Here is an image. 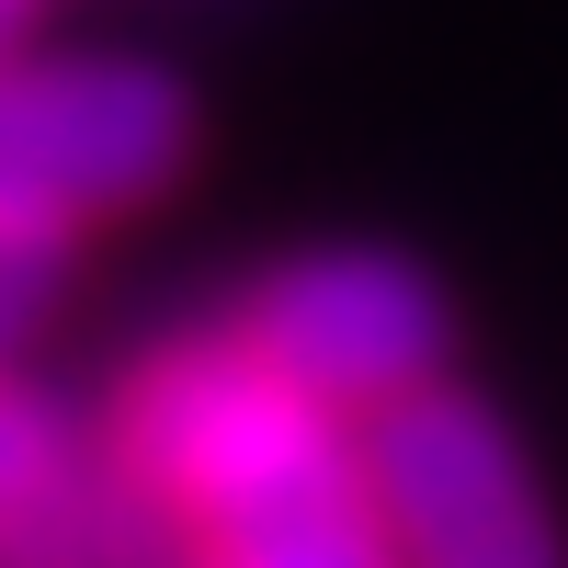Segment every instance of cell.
<instances>
[{"mask_svg": "<svg viewBox=\"0 0 568 568\" xmlns=\"http://www.w3.org/2000/svg\"><path fill=\"white\" fill-rule=\"evenodd\" d=\"M182 524L114 466V444L80 466L69 500H45L23 535H0V568H182Z\"/></svg>", "mask_w": 568, "mask_h": 568, "instance_id": "5b68a950", "label": "cell"}, {"mask_svg": "<svg viewBox=\"0 0 568 568\" xmlns=\"http://www.w3.org/2000/svg\"><path fill=\"white\" fill-rule=\"evenodd\" d=\"M103 444L182 524L194 557H227V546L296 524L318 500L364 489V433L342 409H318L307 387H284L227 318L171 329V342H149L125 364V387L103 409Z\"/></svg>", "mask_w": 568, "mask_h": 568, "instance_id": "6da1fadb", "label": "cell"}, {"mask_svg": "<svg viewBox=\"0 0 568 568\" xmlns=\"http://www.w3.org/2000/svg\"><path fill=\"white\" fill-rule=\"evenodd\" d=\"M58 284H69V240L0 227V375H23V342L58 318Z\"/></svg>", "mask_w": 568, "mask_h": 568, "instance_id": "52a82bcc", "label": "cell"}, {"mask_svg": "<svg viewBox=\"0 0 568 568\" xmlns=\"http://www.w3.org/2000/svg\"><path fill=\"white\" fill-rule=\"evenodd\" d=\"M45 12H58V0H0V58H34V45H45Z\"/></svg>", "mask_w": 568, "mask_h": 568, "instance_id": "ba28073f", "label": "cell"}, {"mask_svg": "<svg viewBox=\"0 0 568 568\" xmlns=\"http://www.w3.org/2000/svg\"><path fill=\"white\" fill-rule=\"evenodd\" d=\"M227 329L284 375L307 387L318 409L342 420H387L398 398L444 387V296L433 273L398 262V251H364V240H329V251H284Z\"/></svg>", "mask_w": 568, "mask_h": 568, "instance_id": "277c9868", "label": "cell"}, {"mask_svg": "<svg viewBox=\"0 0 568 568\" xmlns=\"http://www.w3.org/2000/svg\"><path fill=\"white\" fill-rule=\"evenodd\" d=\"M103 455V433L34 375H0V535H23L45 500L80 489V466Z\"/></svg>", "mask_w": 568, "mask_h": 568, "instance_id": "8992f818", "label": "cell"}, {"mask_svg": "<svg viewBox=\"0 0 568 568\" xmlns=\"http://www.w3.org/2000/svg\"><path fill=\"white\" fill-rule=\"evenodd\" d=\"M364 478L398 568H568L524 433L466 387H420L364 420Z\"/></svg>", "mask_w": 568, "mask_h": 568, "instance_id": "3957f363", "label": "cell"}, {"mask_svg": "<svg viewBox=\"0 0 568 568\" xmlns=\"http://www.w3.org/2000/svg\"><path fill=\"white\" fill-rule=\"evenodd\" d=\"M194 160V91L125 45H34L0 58V227L80 240L149 205Z\"/></svg>", "mask_w": 568, "mask_h": 568, "instance_id": "7a4b0ae2", "label": "cell"}]
</instances>
